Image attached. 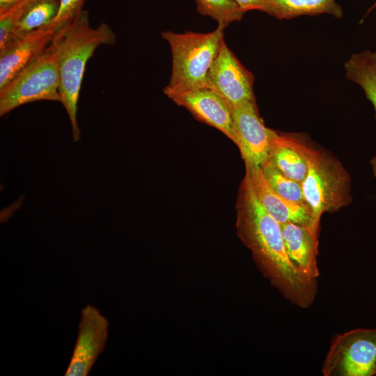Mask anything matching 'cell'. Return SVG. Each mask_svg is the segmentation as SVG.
<instances>
[{"label":"cell","instance_id":"obj_18","mask_svg":"<svg viewBox=\"0 0 376 376\" xmlns=\"http://www.w3.org/2000/svg\"><path fill=\"white\" fill-rule=\"evenodd\" d=\"M261 169L270 186L280 196L309 207L304 196L301 183L285 176L268 161Z\"/></svg>","mask_w":376,"mask_h":376},{"label":"cell","instance_id":"obj_13","mask_svg":"<svg viewBox=\"0 0 376 376\" xmlns=\"http://www.w3.org/2000/svg\"><path fill=\"white\" fill-rule=\"evenodd\" d=\"M255 195L261 205L279 224L291 221L309 228L311 212L309 207L288 201L270 186L261 168L245 167Z\"/></svg>","mask_w":376,"mask_h":376},{"label":"cell","instance_id":"obj_11","mask_svg":"<svg viewBox=\"0 0 376 376\" xmlns=\"http://www.w3.org/2000/svg\"><path fill=\"white\" fill-rule=\"evenodd\" d=\"M57 31L48 23L0 49V90L44 52Z\"/></svg>","mask_w":376,"mask_h":376},{"label":"cell","instance_id":"obj_17","mask_svg":"<svg viewBox=\"0 0 376 376\" xmlns=\"http://www.w3.org/2000/svg\"><path fill=\"white\" fill-rule=\"evenodd\" d=\"M59 3L60 0H32L14 26L10 42L49 23L58 13Z\"/></svg>","mask_w":376,"mask_h":376},{"label":"cell","instance_id":"obj_22","mask_svg":"<svg viewBox=\"0 0 376 376\" xmlns=\"http://www.w3.org/2000/svg\"><path fill=\"white\" fill-rule=\"evenodd\" d=\"M22 0H0V16L5 15Z\"/></svg>","mask_w":376,"mask_h":376},{"label":"cell","instance_id":"obj_10","mask_svg":"<svg viewBox=\"0 0 376 376\" xmlns=\"http://www.w3.org/2000/svg\"><path fill=\"white\" fill-rule=\"evenodd\" d=\"M166 95L198 120L217 129L233 141L232 108L214 90L201 87Z\"/></svg>","mask_w":376,"mask_h":376},{"label":"cell","instance_id":"obj_5","mask_svg":"<svg viewBox=\"0 0 376 376\" xmlns=\"http://www.w3.org/2000/svg\"><path fill=\"white\" fill-rule=\"evenodd\" d=\"M57 46L53 40L44 52L0 90V116L25 104L61 101Z\"/></svg>","mask_w":376,"mask_h":376},{"label":"cell","instance_id":"obj_6","mask_svg":"<svg viewBox=\"0 0 376 376\" xmlns=\"http://www.w3.org/2000/svg\"><path fill=\"white\" fill-rule=\"evenodd\" d=\"M324 376L376 375V328L336 335L322 366Z\"/></svg>","mask_w":376,"mask_h":376},{"label":"cell","instance_id":"obj_23","mask_svg":"<svg viewBox=\"0 0 376 376\" xmlns=\"http://www.w3.org/2000/svg\"><path fill=\"white\" fill-rule=\"evenodd\" d=\"M376 7V1L375 3H374V5L372 6V8H370V10H372L373 8H375Z\"/></svg>","mask_w":376,"mask_h":376},{"label":"cell","instance_id":"obj_14","mask_svg":"<svg viewBox=\"0 0 376 376\" xmlns=\"http://www.w3.org/2000/svg\"><path fill=\"white\" fill-rule=\"evenodd\" d=\"M288 258L293 267L306 277L317 280L318 236L306 226L288 221L280 224Z\"/></svg>","mask_w":376,"mask_h":376},{"label":"cell","instance_id":"obj_4","mask_svg":"<svg viewBox=\"0 0 376 376\" xmlns=\"http://www.w3.org/2000/svg\"><path fill=\"white\" fill-rule=\"evenodd\" d=\"M301 185L304 198L311 212L308 228L318 236L322 214L336 212L352 203L351 178L335 156L315 147Z\"/></svg>","mask_w":376,"mask_h":376},{"label":"cell","instance_id":"obj_8","mask_svg":"<svg viewBox=\"0 0 376 376\" xmlns=\"http://www.w3.org/2000/svg\"><path fill=\"white\" fill-rule=\"evenodd\" d=\"M253 82V75L240 62L223 39L207 74V87L232 108L256 101Z\"/></svg>","mask_w":376,"mask_h":376},{"label":"cell","instance_id":"obj_20","mask_svg":"<svg viewBox=\"0 0 376 376\" xmlns=\"http://www.w3.org/2000/svg\"><path fill=\"white\" fill-rule=\"evenodd\" d=\"M84 1L60 0L58 13L49 24L58 31L83 10Z\"/></svg>","mask_w":376,"mask_h":376},{"label":"cell","instance_id":"obj_16","mask_svg":"<svg viewBox=\"0 0 376 376\" xmlns=\"http://www.w3.org/2000/svg\"><path fill=\"white\" fill-rule=\"evenodd\" d=\"M344 70L345 77L363 89L376 116V52L366 49L352 54L345 63ZM370 163L376 178V155Z\"/></svg>","mask_w":376,"mask_h":376},{"label":"cell","instance_id":"obj_21","mask_svg":"<svg viewBox=\"0 0 376 376\" xmlns=\"http://www.w3.org/2000/svg\"><path fill=\"white\" fill-rule=\"evenodd\" d=\"M245 13L249 10L262 11L267 0H233Z\"/></svg>","mask_w":376,"mask_h":376},{"label":"cell","instance_id":"obj_19","mask_svg":"<svg viewBox=\"0 0 376 376\" xmlns=\"http://www.w3.org/2000/svg\"><path fill=\"white\" fill-rule=\"evenodd\" d=\"M197 11L217 22L225 29L233 22L240 21L244 13L233 0H194Z\"/></svg>","mask_w":376,"mask_h":376},{"label":"cell","instance_id":"obj_3","mask_svg":"<svg viewBox=\"0 0 376 376\" xmlns=\"http://www.w3.org/2000/svg\"><path fill=\"white\" fill-rule=\"evenodd\" d=\"M223 28L209 33L169 31L162 33L170 45L172 70L164 93L180 92L207 87V77L224 38Z\"/></svg>","mask_w":376,"mask_h":376},{"label":"cell","instance_id":"obj_7","mask_svg":"<svg viewBox=\"0 0 376 376\" xmlns=\"http://www.w3.org/2000/svg\"><path fill=\"white\" fill-rule=\"evenodd\" d=\"M233 142L237 146L245 167H259L268 160L275 130L267 127L256 101L232 107Z\"/></svg>","mask_w":376,"mask_h":376},{"label":"cell","instance_id":"obj_1","mask_svg":"<svg viewBox=\"0 0 376 376\" xmlns=\"http://www.w3.org/2000/svg\"><path fill=\"white\" fill-rule=\"evenodd\" d=\"M237 228L272 283L292 304L307 308L315 301L317 280L299 272L286 252L280 224L258 201L245 174L237 198Z\"/></svg>","mask_w":376,"mask_h":376},{"label":"cell","instance_id":"obj_12","mask_svg":"<svg viewBox=\"0 0 376 376\" xmlns=\"http://www.w3.org/2000/svg\"><path fill=\"white\" fill-rule=\"evenodd\" d=\"M314 148L303 134L275 131L267 161L285 176L302 183Z\"/></svg>","mask_w":376,"mask_h":376},{"label":"cell","instance_id":"obj_2","mask_svg":"<svg viewBox=\"0 0 376 376\" xmlns=\"http://www.w3.org/2000/svg\"><path fill=\"white\" fill-rule=\"evenodd\" d=\"M54 40L58 51L60 102L68 113L73 141H77L81 138L77 104L86 63L99 46L114 44L116 36L106 23L92 28L88 11L83 10L57 31Z\"/></svg>","mask_w":376,"mask_h":376},{"label":"cell","instance_id":"obj_9","mask_svg":"<svg viewBox=\"0 0 376 376\" xmlns=\"http://www.w3.org/2000/svg\"><path fill=\"white\" fill-rule=\"evenodd\" d=\"M109 322L93 306L81 311L77 337L65 376H87L106 345Z\"/></svg>","mask_w":376,"mask_h":376},{"label":"cell","instance_id":"obj_15","mask_svg":"<svg viewBox=\"0 0 376 376\" xmlns=\"http://www.w3.org/2000/svg\"><path fill=\"white\" fill-rule=\"evenodd\" d=\"M262 12L279 20L322 14L341 19L344 14L336 0H267Z\"/></svg>","mask_w":376,"mask_h":376}]
</instances>
